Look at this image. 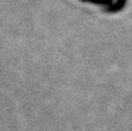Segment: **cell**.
Instances as JSON below:
<instances>
[{
	"mask_svg": "<svg viewBox=\"0 0 132 131\" xmlns=\"http://www.w3.org/2000/svg\"><path fill=\"white\" fill-rule=\"evenodd\" d=\"M82 2L96 4V5H98V7H101L105 11L113 12V11H117V10H120L123 7L125 0H82Z\"/></svg>",
	"mask_w": 132,
	"mask_h": 131,
	"instance_id": "1",
	"label": "cell"
}]
</instances>
